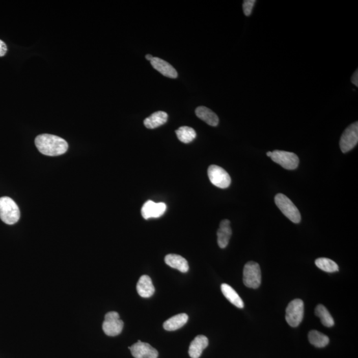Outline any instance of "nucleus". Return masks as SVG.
<instances>
[{
    "label": "nucleus",
    "mask_w": 358,
    "mask_h": 358,
    "mask_svg": "<svg viewBox=\"0 0 358 358\" xmlns=\"http://www.w3.org/2000/svg\"><path fill=\"white\" fill-rule=\"evenodd\" d=\"M35 145L43 155L54 157L67 152L69 145L63 138L50 134H42L35 138Z\"/></svg>",
    "instance_id": "obj_1"
},
{
    "label": "nucleus",
    "mask_w": 358,
    "mask_h": 358,
    "mask_svg": "<svg viewBox=\"0 0 358 358\" xmlns=\"http://www.w3.org/2000/svg\"><path fill=\"white\" fill-rule=\"evenodd\" d=\"M0 218L9 225H14L20 218L18 206L10 197L0 198Z\"/></svg>",
    "instance_id": "obj_2"
},
{
    "label": "nucleus",
    "mask_w": 358,
    "mask_h": 358,
    "mask_svg": "<svg viewBox=\"0 0 358 358\" xmlns=\"http://www.w3.org/2000/svg\"><path fill=\"white\" fill-rule=\"evenodd\" d=\"M274 203L280 208L281 212L293 223L298 224L301 221V216L298 208L285 195L281 193L277 195L274 197Z\"/></svg>",
    "instance_id": "obj_3"
},
{
    "label": "nucleus",
    "mask_w": 358,
    "mask_h": 358,
    "mask_svg": "<svg viewBox=\"0 0 358 358\" xmlns=\"http://www.w3.org/2000/svg\"><path fill=\"white\" fill-rule=\"evenodd\" d=\"M243 283L246 287L252 289H257L260 286L261 273L260 265L254 261L246 263L243 272Z\"/></svg>",
    "instance_id": "obj_4"
},
{
    "label": "nucleus",
    "mask_w": 358,
    "mask_h": 358,
    "mask_svg": "<svg viewBox=\"0 0 358 358\" xmlns=\"http://www.w3.org/2000/svg\"><path fill=\"white\" fill-rule=\"evenodd\" d=\"M304 316V302L300 299L290 302L286 309V321L292 327H297L301 323Z\"/></svg>",
    "instance_id": "obj_5"
},
{
    "label": "nucleus",
    "mask_w": 358,
    "mask_h": 358,
    "mask_svg": "<svg viewBox=\"0 0 358 358\" xmlns=\"http://www.w3.org/2000/svg\"><path fill=\"white\" fill-rule=\"evenodd\" d=\"M124 328V322L120 318L117 312L112 311L105 315V319L102 324L103 331L109 337H116L119 335Z\"/></svg>",
    "instance_id": "obj_6"
},
{
    "label": "nucleus",
    "mask_w": 358,
    "mask_h": 358,
    "mask_svg": "<svg viewBox=\"0 0 358 358\" xmlns=\"http://www.w3.org/2000/svg\"><path fill=\"white\" fill-rule=\"evenodd\" d=\"M358 143V122L351 124L342 133L340 140V147L342 153L348 152L357 146Z\"/></svg>",
    "instance_id": "obj_7"
},
{
    "label": "nucleus",
    "mask_w": 358,
    "mask_h": 358,
    "mask_svg": "<svg viewBox=\"0 0 358 358\" xmlns=\"http://www.w3.org/2000/svg\"><path fill=\"white\" fill-rule=\"evenodd\" d=\"M271 159L287 170H294L298 168L299 159L295 153L288 151L274 150L272 151Z\"/></svg>",
    "instance_id": "obj_8"
},
{
    "label": "nucleus",
    "mask_w": 358,
    "mask_h": 358,
    "mask_svg": "<svg viewBox=\"0 0 358 358\" xmlns=\"http://www.w3.org/2000/svg\"><path fill=\"white\" fill-rule=\"evenodd\" d=\"M208 175L211 183L219 188H227L231 184L230 175L218 166H210L208 169Z\"/></svg>",
    "instance_id": "obj_9"
},
{
    "label": "nucleus",
    "mask_w": 358,
    "mask_h": 358,
    "mask_svg": "<svg viewBox=\"0 0 358 358\" xmlns=\"http://www.w3.org/2000/svg\"><path fill=\"white\" fill-rule=\"evenodd\" d=\"M128 348L135 358H157L159 355V353L155 348H153L150 344L141 342L140 340L131 347H128Z\"/></svg>",
    "instance_id": "obj_10"
},
{
    "label": "nucleus",
    "mask_w": 358,
    "mask_h": 358,
    "mask_svg": "<svg viewBox=\"0 0 358 358\" xmlns=\"http://www.w3.org/2000/svg\"><path fill=\"white\" fill-rule=\"evenodd\" d=\"M166 209V204L163 203H155L152 201H148L142 208V216L146 219L159 218L164 214Z\"/></svg>",
    "instance_id": "obj_11"
},
{
    "label": "nucleus",
    "mask_w": 358,
    "mask_h": 358,
    "mask_svg": "<svg viewBox=\"0 0 358 358\" xmlns=\"http://www.w3.org/2000/svg\"><path fill=\"white\" fill-rule=\"evenodd\" d=\"M151 65L162 75L171 78H176L178 76L177 70L167 61L158 57H153L150 61Z\"/></svg>",
    "instance_id": "obj_12"
},
{
    "label": "nucleus",
    "mask_w": 358,
    "mask_h": 358,
    "mask_svg": "<svg viewBox=\"0 0 358 358\" xmlns=\"http://www.w3.org/2000/svg\"><path fill=\"white\" fill-rule=\"evenodd\" d=\"M232 234L230 222L228 219H223L219 224V228L217 232L219 247L224 249L227 247Z\"/></svg>",
    "instance_id": "obj_13"
},
{
    "label": "nucleus",
    "mask_w": 358,
    "mask_h": 358,
    "mask_svg": "<svg viewBox=\"0 0 358 358\" xmlns=\"http://www.w3.org/2000/svg\"><path fill=\"white\" fill-rule=\"evenodd\" d=\"M208 346V339L205 336L199 335L191 342L188 350V354L191 358H199L202 353Z\"/></svg>",
    "instance_id": "obj_14"
},
{
    "label": "nucleus",
    "mask_w": 358,
    "mask_h": 358,
    "mask_svg": "<svg viewBox=\"0 0 358 358\" xmlns=\"http://www.w3.org/2000/svg\"><path fill=\"white\" fill-rule=\"evenodd\" d=\"M138 294L144 298H149L155 293V287L153 286L152 281L148 276L144 274L141 277L137 284Z\"/></svg>",
    "instance_id": "obj_15"
},
{
    "label": "nucleus",
    "mask_w": 358,
    "mask_h": 358,
    "mask_svg": "<svg viewBox=\"0 0 358 358\" xmlns=\"http://www.w3.org/2000/svg\"><path fill=\"white\" fill-rule=\"evenodd\" d=\"M164 261L169 266L179 270L182 273H186L189 269L187 261L179 255L169 254L164 258Z\"/></svg>",
    "instance_id": "obj_16"
},
{
    "label": "nucleus",
    "mask_w": 358,
    "mask_h": 358,
    "mask_svg": "<svg viewBox=\"0 0 358 358\" xmlns=\"http://www.w3.org/2000/svg\"><path fill=\"white\" fill-rule=\"evenodd\" d=\"M195 113H196L198 118L204 121L209 126L213 127L218 126L219 123L218 116L208 107L205 106L198 107Z\"/></svg>",
    "instance_id": "obj_17"
},
{
    "label": "nucleus",
    "mask_w": 358,
    "mask_h": 358,
    "mask_svg": "<svg viewBox=\"0 0 358 358\" xmlns=\"http://www.w3.org/2000/svg\"><path fill=\"white\" fill-rule=\"evenodd\" d=\"M168 120V114L164 112L159 111L151 114L144 120L145 126L148 129H155L166 124Z\"/></svg>",
    "instance_id": "obj_18"
},
{
    "label": "nucleus",
    "mask_w": 358,
    "mask_h": 358,
    "mask_svg": "<svg viewBox=\"0 0 358 358\" xmlns=\"http://www.w3.org/2000/svg\"><path fill=\"white\" fill-rule=\"evenodd\" d=\"M188 320V316L185 313L179 314L169 318L164 322L163 328L168 331H175L182 328Z\"/></svg>",
    "instance_id": "obj_19"
},
{
    "label": "nucleus",
    "mask_w": 358,
    "mask_h": 358,
    "mask_svg": "<svg viewBox=\"0 0 358 358\" xmlns=\"http://www.w3.org/2000/svg\"><path fill=\"white\" fill-rule=\"evenodd\" d=\"M221 290L223 295L232 304L239 309L243 308L244 303H243L240 296H239L238 294L236 293V291L231 286L224 283V284L221 285Z\"/></svg>",
    "instance_id": "obj_20"
},
{
    "label": "nucleus",
    "mask_w": 358,
    "mask_h": 358,
    "mask_svg": "<svg viewBox=\"0 0 358 358\" xmlns=\"http://www.w3.org/2000/svg\"><path fill=\"white\" fill-rule=\"evenodd\" d=\"M309 340L316 348H324L328 344L330 340L326 335L317 331H312L309 334Z\"/></svg>",
    "instance_id": "obj_21"
},
{
    "label": "nucleus",
    "mask_w": 358,
    "mask_h": 358,
    "mask_svg": "<svg viewBox=\"0 0 358 358\" xmlns=\"http://www.w3.org/2000/svg\"><path fill=\"white\" fill-rule=\"evenodd\" d=\"M178 139L184 144H189L197 137L196 131L192 127L182 126L176 130Z\"/></svg>",
    "instance_id": "obj_22"
},
{
    "label": "nucleus",
    "mask_w": 358,
    "mask_h": 358,
    "mask_svg": "<svg viewBox=\"0 0 358 358\" xmlns=\"http://www.w3.org/2000/svg\"><path fill=\"white\" fill-rule=\"evenodd\" d=\"M315 315L320 318L322 324L326 327H332L335 325V320L326 307L322 305H318L316 307Z\"/></svg>",
    "instance_id": "obj_23"
},
{
    "label": "nucleus",
    "mask_w": 358,
    "mask_h": 358,
    "mask_svg": "<svg viewBox=\"0 0 358 358\" xmlns=\"http://www.w3.org/2000/svg\"><path fill=\"white\" fill-rule=\"evenodd\" d=\"M315 264L319 269L328 273H334L339 270L337 263L328 258H318L316 260Z\"/></svg>",
    "instance_id": "obj_24"
},
{
    "label": "nucleus",
    "mask_w": 358,
    "mask_h": 358,
    "mask_svg": "<svg viewBox=\"0 0 358 358\" xmlns=\"http://www.w3.org/2000/svg\"><path fill=\"white\" fill-rule=\"evenodd\" d=\"M256 0H245L243 4V11L246 16H250L253 10Z\"/></svg>",
    "instance_id": "obj_25"
},
{
    "label": "nucleus",
    "mask_w": 358,
    "mask_h": 358,
    "mask_svg": "<svg viewBox=\"0 0 358 358\" xmlns=\"http://www.w3.org/2000/svg\"><path fill=\"white\" fill-rule=\"evenodd\" d=\"M7 50V46H6V43L3 41L0 40V57L5 56Z\"/></svg>",
    "instance_id": "obj_26"
},
{
    "label": "nucleus",
    "mask_w": 358,
    "mask_h": 358,
    "mask_svg": "<svg viewBox=\"0 0 358 358\" xmlns=\"http://www.w3.org/2000/svg\"><path fill=\"white\" fill-rule=\"evenodd\" d=\"M351 82L355 86V87H358V71L357 69L355 70L354 73H353L352 77L351 79Z\"/></svg>",
    "instance_id": "obj_27"
},
{
    "label": "nucleus",
    "mask_w": 358,
    "mask_h": 358,
    "mask_svg": "<svg viewBox=\"0 0 358 358\" xmlns=\"http://www.w3.org/2000/svg\"><path fill=\"white\" fill-rule=\"evenodd\" d=\"M146 58L147 60L151 61L153 59V57L152 56H151V54H147V56H146Z\"/></svg>",
    "instance_id": "obj_28"
},
{
    "label": "nucleus",
    "mask_w": 358,
    "mask_h": 358,
    "mask_svg": "<svg viewBox=\"0 0 358 358\" xmlns=\"http://www.w3.org/2000/svg\"><path fill=\"white\" fill-rule=\"evenodd\" d=\"M271 155H272L271 151H268V152L267 153V155L268 156V157H271Z\"/></svg>",
    "instance_id": "obj_29"
}]
</instances>
